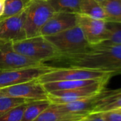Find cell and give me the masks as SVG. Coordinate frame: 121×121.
Listing matches in <instances>:
<instances>
[{"label": "cell", "mask_w": 121, "mask_h": 121, "mask_svg": "<svg viewBox=\"0 0 121 121\" xmlns=\"http://www.w3.org/2000/svg\"><path fill=\"white\" fill-rule=\"evenodd\" d=\"M46 64L56 67H80L121 74V45L106 43L83 49L58 52Z\"/></svg>", "instance_id": "1"}, {"label": "cell", "mask_w": 121, "mask_h": 121, "mask_svg": "<svg viewBox=\"0 0 121 121\" xmlns=\"http://www.w3.org/2000/svg\"><path fill=\"white\" fill-rule=\"evenodd\" d=\"M55 12L48 0H31L26 9L24 30L26 38L40 35V32Z\"/></svg>", "instance_id": "2"}, {"label": "cell", "mask_w": 121, "mask_h": 121, "mask_svg": "<svg viewBox=\"0 0 121 121\" xmlns=\"http://www.w3.org/2000/svg\"><path fill=\"white\" fill-rule=\"evenodd\" d=\"M116 75L113 72L80 67H56L41 76L37 80L41 84L68 80H89L111 78Z\"/></svg>", "instance_id": "3"}, {"label": "cell", "mask_w": 121, "mask_h": 121, "mask_svg": "<svg viewBox=\"0 0 121 121\" xmlns=\"http://www.w3.org/2000/svg\"><path fill=\"white\" fill-rule=\"evenodd\" d=\"M12 47L16 52L44 63L58 52L44 37L41 35L12 42Z\"/></svg>", "instance_id": "4"}, {"label": "cell", "mask_w": 121, "mask_h": 121, "mask_svg": "<svg viewBox=\"0 0 121 121\" xmlns=\"http://www.w3.org/2000/svg\"><path fill=\"white\" fill-rule=\"evenodd\" d=\"M109 80L110 79L108 78L81 88L48 92L47 100L51 104L61 105L89 98L104 90Z\"/></svg>", "instance_id": "5"}, {"label": "cell", "mask_w": 121, "mask_h": 121, "mask_svg": "<svg viewBox=\"0 0 121 121\" xmlns=\"http://www.w3.org/2000/svg\"><path fill=\"white\" fill-rule=\"evenodd\" d=\"M44 38L60 52L74 51L90 45L78 26L55 35L44 36Z\"/></svg>", "instance_id": "6"}, {"label": "cell", "mask_w": 121, "mask_h": 121, "mask_svg": "<svg viewBox=\"0 0 121 121\" xmlns=\"http://www.w3.org/2000/svg\"><path fill=\"white\" fill-rule=\"evenodd\" d=\"M44 65L46 63L16 52L13 49L12 42L0 40V71L19 69Z\"/></svg>", "instance_id": "7"}, {"label": "cell", "mask_w": 121, "mask_h": 121, "mask_svg": "<svg viewBox=\"0 0 121 121\" xmlns=\"http://www.w3.org/2000/svg\"><path fill=\"white\" fill-rule=\"evenodd\" d=\"M56 68V67L50 66L46 64L39 67L0 71V89L37 79L43 74L49 72Z\"/></svg>", "instance_id": "8"}, {"label": "cell", "mask_w": 121, "mask_h": 121, "mask_svg": "<svg viewBox=\"0 0 121 121\" xmlns=\"http://www.w3.org/2000/svg\"><path fill=\"white\" fill-rule=\"evenodd\" d=\"M48 92L37 79L0 89V97H13L30 101L47 100Z\"/></svg>", "instance_id": "9"}, {"label": "cell", "mask_w": 121, "mask_h": 121, "mask_svg": "<svg viewBox=\"0 0 121 121\" xmlns=\"http://www.w3.org/2000/svg\"><path fill=\"white\" fill-rule=\"evenodd\" d=\"M77 23L90 45L100 44L106 41L107 35L106 21L95 19L77 13Z\"/></svg>", "instance_id": "10"}, {"label": "cell", "mask_w": 121, "mask_h": 121, "mask_svg": "<svg viewBox=\"0 0 121 121\" xmlns=\"http://www.w3.org/2000/svg\"><path fill=\"white\" fill-rule=\"evenodd\" d=\"M26 7L16 15L0 19V40L14 42L26 38L24 28Z\"/></svg>", "instance_id": "11"}, {"label": "cell", "mask_w": 121, "mask_h": 121, "mask_svg": "<svg viewBox=\"0 0 121 121\" xmlns=\"http://www.w3.org/2000/svg\"><path fill=\"white\" fill-rule=\"evenodd\" d=\"M76 26L77 13L55 11L42 28L40 35L44 37L55 35Z\"/></svg>", "instance_id": "12"}, {"label": "cell", "mask_w": 121, "mask_h": 121, "mask_svg": "<svg viewBox=\"0 0 121 121\" xmlns=\"http://www.w3.org/2000/svg\"><path fill=\"white\" fill-rule=\"evenodd\" d=\"M87 116L67 113L58 108L54 104L43 111L34 121H83Z\"/></svg>", "instance_id": "13"}, {"label": "cell", "mask_w": 121, "mask_h": 121, "mask_svg": "<svg viewBox=\"0 0 121 121\" xmlns=\"http://www.w3.org/2000/svg\"><path fill=\"white\" fill-rule=\"evenodd\" d=\"M108 79V78H106ZM111 79V78H109ZM101 79H89V80H68V81H59L53 82L43 84L44 88L47 92L54 91H61L68 90L76 88H81L86 86L91 85L98 82Z\"/></svg>", "instance_id": "14"}, {"label": "cell", "mask_w": 121, "mask_h": 121, "mask_svg": "<svg viewBox=\"0 0 121 121\" xmlns=\"http://www.w3.org/2000/svg\"><path fill=\"white\" fill-rule=\"evenodd\" d=\"M79 13L92 18L107 21L106 12L101 2L97 0H81Z\"/></svg>", "instance_id": "15"}, {"label": "cell", "mask_w": 121, "mask_h": 121, "mask_svg": "<svg viewBox=\"0 0 121 121\" xmlns=\"http://www.w3.org/2000/svg\"><path fill=\"white\" fill-rule=\"evenodd\" d=\"M50 104L48 100L34 101L29 103L26 105L21 121H34L50 106Z\"/></svg>", "instance_id": "16"}, {"label": "cell", "mask_w": 121, "mask_h": 121, "mask_svg": "<svg viewBox=\"0 0 121 121\" xmlns=\"http://www.w3.org/2000/svg\"><path fill=\"white\" fill-rule=\"evenodd\" d=\"M108 22L121 23V0H103L101 1Z\"/></svg>", "instance_id": "17"}, {"label": "cell", "mask_w": 121, "mask_h": 121, "mask_svg": "<svg viewBox=\"0 0 121 121\" xmlns=\"http://www.w3.org/2000/svg\"><path fill=\"white\" fill-rule=\"evenodd\" d=\"M81 0H48L55 11L80 13Z\"/></svg>", "instance_id": "18"}, {"label": "cell", "mask_w": 121, "mask_h": 121, "mask_svg": "<svg viewBox=\"0 0 121 121\" xmlns=\"http://www.w3.org/2000/svg\"><path fill=\"white\" fill-rule=\"evenodd\" d=\"M29 2V0H5L4 13L0 16V19L16 15L24 10Z\"/></svg>", "instance_id": "19"}, {"label": "cell", "mask_w": 121, "mask_h": 121, "mask_svg": "<svg viewBox=\"0 0 121 121\" xmlns=\"http://www.w3.org/2000/svg\"><path fill=\"white\" fill-rule=\"evenodd\" d=\"M113 110H121V89H116L106 103L98 107L93 113H102Z\"/></svg>", "instance_id": "20"}, {"label": "cell", "mask_w": 121, "mask_h": 121, "mask_svg": "<svg viewBox=\"0 0 121 121\" xmlns=\"http://www.w3.org/2000/svg\"><path fill=\"white\" fill-rule=\"evenodd\" d=\"M103 43L121 45V23L107 21V35Z\"/></svg>", "instance_id": "21"}, {"label": "cell", "mask_w": 121, "mask_h": 121, "mask_svg": "<svg viewBox=\"0 0 121 121\" xmlns=\"http://www.w3.org/2000/svg\"><path fill=\"white\" fill-rule=\"evenodd\" d=\"M31 101H30L20 98L0 97V117L17 106L29 104Z\"/></svg>", "instance_id": "22"}, {"label": "cell", "mask_w": 121, "mask_h": 121, "mask_svg": "<svg viewBox=\"0 0 121 121\" xmlns=\"http://www.w3.org/2000/svg\"><path fill=\"white\" fill-rule=\"evenodd\" d=\"M26 104L17 106L0 117V121H21Z\"/></svg>", "instance_id": "23"}, {"label": "cell", "mask_w": 121, "mask_h": 121, "mask_svg": "<svg viewBox=\"0 0 121 121\" xmlns=\"http://www.w3.org/2000/svg\"><path fill=\"white\" fill-rule=\"evenodd\" d=\"M99 113L106 121H121V110L108 111Z\"/></svg>", "instance_id": "24"}, {"label": "cell", "mask_w": 121, "mask_h": 121, "mask_svg": "<svg viewBox=\"0 0 121 121\" xmlns=\"http://www.w3.org/2000/svg\"><path fill=\"white\" fill-rule=\"evenodd\" d=\"M83 121H106L99 113H93L88 114Z\"/></svg>", "instance_id": "25"}, {"label": "cell", "mask_w": 121, "mask_h": 121, "mask_svg": "<svg viewBox=\"0 0 121 121\" xmlns=\"http://www.w3.org/2000/svg\"><path fill=\"white\" fill-rule=\"evenodd\" d=\"M4 9V1L0 0V16L3 14Z\"/></svg>", "instance_id": "26"}, {"label": "cell", "mask_w": 121, "mask_h": 121, "mask_svg": "<svg viewBox=\"0 0 121 121\" xmlns=\"http://www.w3.org/2000/svg\"><path fill=\"white\" fill-rule=\"evenodd\" d=\"M97 1H100V2H101V1H103V0H97Z\"/></svg>", "instance_id": "27"}, {"label": "cell", "mask_w": 121, "mask_h": 121, "mask_svg": "<svg viewBox=\"0 0 121 121\" xmlns=\"http://www.w3.org/2000/svg\"><path fill=\"white\" fill-rule=\"evenodd\" d=\"M1 1H5V0H1Z\"/></svg>", "instance_id": "28"}, {"label": "cell", "mask_w": 121, "mask_h": 121, "mask_svg": "<svg viewBox=\"0 0 121 121\" xmlns=\"http://www.w3.org/2000/svg\"><path fill=\"white\" fill-rule=\"evenodd\" d=\"M29 1H31V0H29Z\"/></svg>", "instance_id": "29"}]
</instances>
